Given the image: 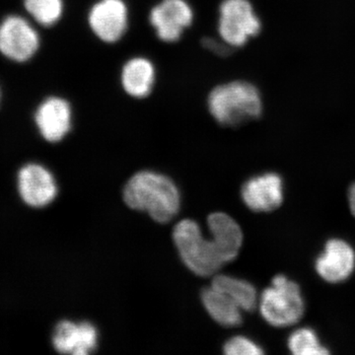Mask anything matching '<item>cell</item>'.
Masks as SVG:
<instances>
[{"mask_svg": "<svg viewBox=\"0 0 355 355\" xmlns=\"http://www.w3.org/2000/svg\"><path fill=\"white\" fill-rule=\"evenodd\" d=\"M355 266L354 249L347 242L331 239L316 261V270L328 282H343L352 275Z\"/></svg>", "mask_w": 355, "mask_h": 355, "instance_id": "5bb4252c", "label": "cell"}, {"mask_svg": "<svg viewBox=\"0 0 355 355\" xmlns=\"http://www.w3.org/2000/svg\"><path fill=\"white\" fill-rule=\"evenodd\" d=\"M18 190L26 205L44 207L55 200L58 186L55 177L43 165H25L18 174Z\"/></svg>", "mask_w": 355, "mask_h": 355, "instance_id": "30bf717a", "label": "cell"}, {"mask_svg": "<svg viewBox=\"0 0 355 355\" xmlns=\"http://www.w3.org/2000/svg\"><path fill=\"white\" fill-rule=\"evenodd\" d=\"M40 135L51 144L62 141L73 127V109L62 96H50L41 102L35 113Z\"/></svg>", "mask_w": 355, "mask_h": 355, "instance_id": "9c48e42d", "label": "cell"}, {"mask_svg": "<svg viewBox=\"0 0 355 355\" xmlns=\"http://www.w3.org/2000/svg\"><path fill=\"white\" fill-rule=\"evenodd\" d=\"M123 200L130 209L147 212L160 223L171 221L181 205V197L174 182L153 171L133 175L125 184Z\"/></svg>", "mask_w": 355, "mask_h": 355, "instance_id": "7a4b0ae2", "label": "cell"}, {"mask_svg": "<svg viewBox=\"0 0 355 355\" xmlns=\"http://www.w3.org/2000/svg\"><path fill=\"white\" fill-rule=\"evenodd\" d=\"M148 20L159 41L175 44L193 24L195 11L188 0H160L149 11Z\"/></svg>", "mask_w": 355, "mask_h": 355, "instance_id": "8992f818", "label": "cell"}, {"mask_svg": "<svg viewBox=\"0 0 355 355\" xmlns=\"http://www.w3.org/2000/svg\"><path fill=\"white\" fill-rule=\"evenodd\" d=\"M98 331L89 322L62 321L55 327L53 345L60 354L87 355L97 349Z\"/></svg>", "mask_w": 355, "mask_h": 355, "instance_id": "8fae6325", "label": "cell"}, {"mask_svg": "<svg viewBox=\"0 0 355 355\" xmlns=\"http://www.w3.org/2000/svg\"><path fill=\"white\" fill-rule=\"evenodd\" d=\"M304 301L296 282L284 275H277L272 286L263 292L260 310L263 319L275 327H288L297 323L304 314Z\"/></svg>", "mask_w": 355, "mask_h": 355, "instance_id": "5b68a950", "label": "cell"}, {"mask_svg": "<svg viewBox=\"0 0 355 355\" xmlns=\"http://www.w3.org/2000/svg\"><path fill=\"white\" fill-rule=\"evenodd\" d=\"M202 46L209 53L221 58L228 57L234 51L225 42L222 41L218 36L216 38V37H205L202 39Z\"/></svg>", "mask_w": 355, "mask_h": 355, "instance_id": "ffe728a7", "label": "cell"}, {"mask_svg": "<svg viewBox=\"0 0 355 355\" xmlns=\"http://www.w3.org/2000/svg\"><path fill=\"white\" fill-rule=\"evenodd\" d=\"M207 107L210 116L222 127H239L260 118L263 111L261 91L243 79L214 86L207 95Z\"/></svg>", "mask_w": 355, "mask_h": 355, "instance_id": "3957f363", "label": "cell"}, {"mask_svg": "<svg viewBox=\"0 0 355 355\" xmlns=\"http://www.w3.org/2000/svg\"><path fill=\"white\" fill-rule=\"evenodd\" d=\"M202 304L210 317L225 327L239 326L242 323V309L225 293L210 286L202 293Z\"/></svg>", "mask_w": 355, "mask_h": 355, "instance_id": "9a60e30c", "label": "cell"}, {"mask_svg": "<svg viewBox=\"0 0 355 355\" xmlns=\"http://www.w3.org/2000/svg\"><path fill=\"white\" fill-rule=\"evenodd\" d=\"M349 200L350 209H352V214L355 216V184H352L349 189Z\"/></svg>", "mask_w": 355, "mask_h": 355, "instance_id": "44dd1931", "label": "cell"}, {"mask_svg": "<svg viewBox=\"0 0 355 355\" xmlns=\"http://www.w3.org/2000/svg\"><path fill=\"white\" fill-rule=\"evenodd\" d=\"M224 352L227 355H259L263 349L253 340L245 336H234L224 345Z\"/></svg>", "mask_w": 355, "mask_h": 355, "instance_id": "d6986e66", "label": "cell"}, {"mask_svg": "<svg viewBox=\"0 0 355 355\" xmlns=\"http://www.w3.org/2000/svg\"><path fill=\"white\" fill-rule=\"evenodd\" d=\"M41 38L29 21L11 15L0 24V53L13 60L25 62L38 53Z\"/></svg>", "mask_w": 355, "mask_h": 355, "instance_id": "ba28073f", "label": "cell"}, {"mask_svg": "<svg viewBox=\"0 0 355 355\" xmlns=\"http://www.w3.org/2000/svg\"><path fill=\"white\" fill-rule=\"evenodd\" d=\"M207 224L211 238L203 237L197 222L184 219L174 228L173 239L184 265L200 277H214L234 260L243 244L239 224L228 214H210Z\"/></svg>", "mask_w": 355, "mask_h": 355, "instance_id": "6da1fadb", "label": "cell"}, {"mask_svg": "<svg viewBox=\"0 0 355 355\" xmlns=\"http://www.w3.org/2000/svg\"><path fill=\"white\" fill-rule=\"evenodd\" d=\"M261 27L260 16L250 0H222L219 4L217 36L233 50L259 36Z\"/></svg>", "mask_w": 355, "mask_h": 355, "instance_id": "277c9868", "label": "cell"}, {"mask_svg": "<svg viewBox=\"0 0 355 355\" xmlns=\"http://www.w3.org/2000/svg\"><path fill=\"white\" fill-rule=\"evenodd\" d=\"M157 79V70L150 58L135 55L123 62L120 73L123 92L135 100L146 99L153 94Z\"/></svg>", "mask_w": 355, "mask_h": 355, "instance_id": "7c38bea8", "label": "cell"}, {"mask_svg": "<svg viewBox=\"0 0 355 355\" xmlns=\"http://www.w3.org/2000/svg\"><path fill=\"white\" fill-rule=\"evenodd\" d=\"M288 347L296 355H324L329 350L321 345L314 331L308 328L299 329L289 336Z\"/></svg>", "mask_w": 355, "mask_h": 355, "instance_id": "ac0fdd59", "label": "cell"}, {"mask_svg": "<svg viewBox=\"0 0 355 355\" xmlns=\"http://www.w3.org/2000/svg\"><path fill=\"white\" fill-rule=\"evenodd\" d=\"M211 286L225 293L243 311L251 312L258 304V294L253 284L226 275H216Z\"/></svg>", "mask_w": 355, "mask_h": 355, "instance_id": "2e32d148", "label": "cell"}, {"mask_svg": "<svg viewBox=\"0 0 355 355\" xmlns=\"http://www.w3.org/2000/svg\"><path fill=\"white\" fill-rule=\"evenodd\" d=\"M0 97H1V92H0Z\"/></svg>", "mask_w": 355, "mask_h": 355, "instance_id": "7402d4cb", "label": "cell"}, {"mask_svg": "<svg viewBox=\"0 0 355 355\" xmlns=\"http://www.w3.org/2000/svg\"><path fill=\"white\" fill-rule=\"evenodd\" d=\"M26 10L44 27L58 24L64 13V0H25Z\"/></svg>", "mask_w": 355, "mask_h": 355, "instance_id": "e0dca14e", "label": "cell"}, {"mask_svg": "<svg viewBox=\"0 0 355 355\" xmlns=\"http://www.w3.org/2000/svg\"><path fill=\"white\" fill-rule=\"evenodd\" d=\"M87 24L95 38L114 44L123 39L130 26V8L125 0H97L89 8Z\"/></svg>", "mask_w": 355, "mask_h": 355, "instance_id": "52a82bcc", "label": "cell"}, {"mask_svg": "<svg viewBox=\"0 0 355 355\" xmlns=\"http://www.w3.org/2000/svg\"><path fill=\"white\" fill-rule=\"evenodd\" d=\"M242 198L245 205L254 211L277 209L284 200L282 178L275 173L252 178L243 186Z\"/></svg>", "mask_w": 355, "mask_h": 355, "instance_id": "4fadbf2b", "label": "cell"}]
</instances>
